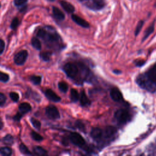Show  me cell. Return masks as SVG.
Here are the masks:
<instances>
[{"label":"cell","mask_w":156,"mask_h":156,"mask_svg":"<svg viewBox=\"0 0 156 156\" xmlns=\"http://www.w3.org/2000/svg\"><path fill=\"white\" fill-rule=\"evenodd\" d=\"M63 70L66 76L77 82L90 79L89 78L90 77V71L82 63H67L63 66Z\"/></svg>","instance_id":"cell-1"},{"label":"cell","mask_w":156,"mask_h":156,"mask_svg":"<svg viewBox=\"0 0 156 156\" xmlns=\"http://www.w3.org/2000/svg\"><path fill=\"white\" fill-rule=\"evenodd\" d=\"M37 36L50 44H58L61 41V37L55 31L48 32L44 29L38 31Z\"/></svg>","instance_id":"cell-2"},{"label":"cell","mask_w":156,"mask_h":156,"mask_svg":"<svg viewBox=\"0 0 156 156\" xmlns=\"http://www.w3.org/2000/svg\"><path fill=\"white\" fill-rule=\"evenodd\" d=\"M136 81L141 88L149 92L154 93L156 90V84L151 81L145 73L139 75Z\"/></svg>","instance_id":"cell-3"},{"label":"cell","mask_w":156,"mask_h":156,"mask_svg":"<svg viewBox=\"0 0 156 156\" xmlns=\"http://www.w3.org/2000/svg\"><path fill=\"white\" fill-rule=\"evenodd\" d=\"M114 117L119 124L125 125L131 119V116L128 111L126 109H119L116 111Z\"/></svg>","instance_id":"cell-4"},{"label":"cell","mask_w":156,"mask_h":156,"mask_svg":"<svg viewBox=\"0 0 156 156\" xmlns=\"http://www.w3.org/2000/svg\"><path fill=\"white\" fill-rule=\"evenodd\" d=\"M84 3L87 8L94 11L101 10L106 5V0H86Z\"/></svg>","instance_id":"cell-5"},{"label":"cell","mask_w":156,"mask_h":156,"mask_svg":"<svg viewBox=\"0 0 156 156\" xmlns=\"http://www.w3.org/2000/svg\"><path fill=\"white\" fill-rule=\"evenodd\" d=\"M69 139L74 145L83 147L85 145V140L81 134L77 132H71L69 136Z\"/></svg>","instance_id":"cell-6"},{"label":"cell","mask_w":156,"mask_h":156,"mask_svg":"<svg viewBox=\"0 0 156 156\" xmlns=\"http://www.w3.org/2000/svg\"><path fill=\"white\" fill-rule=\"evenodd\" d=\"M117 133V129L114 126H107L103 129V140L114 139Z\"/></svg>","instance_id":"cell-7"},{"label":"cell","mask_w":156,"mask_h":156,"mask_svg":"<svg viewBox=\"0 0 156 156\" xmlns=\"http://www.w3.org/2000/svg\"><path fill=\"white\" fill-rule=\"evenodd\" d=\"M46 115L51 120L59 119L61 117L58 108L53 105L48 106L46 108Z\"/></svg>","instance_id":"cell-8"},{"label":"cell","mask_w":156,"mask_h":156,"mask_svg":"<svg viewBox=\"0 0 156 156\" xmlns=\"http://www.w3.org/2000/svg\"><path fill=\"white\" fill-rule=\"evenodd\" d=\"M28 56V52L26 50H22L18 52L14 57V62L18 65H23Z\"/></svg>","instance_id":"cell-9"},{"label":"cell","mask_w":156,"mask_h":156,"mask_svg":"<svg viewBox=\"0 0 156 156\" xmlns=\"http://www.w3.org/2000/svg\"><path fill=\"white\" fill-rule=\"evenodd\" d=\"M91 137L96 141L100 142L103 140V129L99 128H94L90 132Z\"/></svg>","instance_id":"cell-10"},{"label":"cell","mask_w":156,"mask_h":156,"mask_svg":"<svg viewBox=\"0 0 156 156\" xmlns=\"http://www.w3.org/2000/svg\"><path fill=\"white\" fill-rule=\"evenodd\" d=\"M71 18L75 23L84 28H88L90 27V24L86 20L80 17L79 16L73 14L71 15Z\"/></svg>","instance_id":"cell-11"},{"label":"cell","mask_w":156,"mask_h":156,"mask_svg":"<svg viewBox=\"0 0 156 156\" xmlns=\"http://www.w3.org/2000/svg\"><path fill=\"white\" fill-rule=\"evenodd\" d=\"M110 96L113 101L120 102L122 99V95L120 90L117 88H113L110 92Z\"/></svg>","instance_id":"cell-12"},{"label":"cell","mask_w":156,"mask_h":156,"mask_svg":"<svg viewBox=\"0 0 156 156\" xmlns=\"http://www.w3.org/2000/svg\"><path fill=\"white\" fill-rule=\"evenodd\" d=\"M44 94H45V96L47 97L48 99H49L53 102L58 103L61 101V97L58 96L54 92H53L52 90H51V89H47L45 92H44Z\"/></svg>","instance_id":"cell-13"},{"label":"cell","mask_w":156,"mask_h":156,"mask_svg":"<svg viewBox=\"0 0 156 156\" xmlns=\"http://www.w3.org/2000/svg\"><path fill=\"white\" fill-rule=\"evenodd\" d=\"M80 104L82 107H88L91 104L90 100L87 97L84 90H82L81 95H79Z\"/></svg>","instance_id":"cell-14"},{"label":"cell","mask_w":156,"mask_h":156,"mask_svg":"<svg viewBox=\"0 0 156 156\" xmlns=\"http://www.w3.org/2000/svg\"><path fill=\"white\" fill-rule=\"evenodd\" d=\"M61 5L62 8L69 14H72L75 11V8L71 3L66 1H61Z\"/></svg>","instance_id":"cell-15"},{"label":"cell","mask_w":156,"mask_h":156,"mask_svg":"<svg viewBox=\"0 0 156 156\" xmlns=\"http://www.w3.org/2000/svg\"><path fill=\"white\" fill-rule=\"evenodd\" d=\"M52 14L54 17L58 20H63L65 19V14L56 7H52Z\"/></svg>","instance_id":"cell-16"},{"label":"cell","mask_w":156,"mask_h":156,"mask_svg":"<svg viewBox=\"0 0 156 156\" xmlns=\"http://www.w3.org/2000/svg\"><path fill=\"white\" fill-rule=\"evenodd\" d=\"M154 26H155V20L152 21V23L151 24V25L146 29L144 33V36L142 39V42H144L145 40H147L148 37L152 34V33L154 31Z\"/></svg>","instance_id":"cell-17"},{"label":"cell","mask_w":156,"mask_h":156,"mask_svg":"<svg viewBox=\"0 0 156 156\" xmlns=\"http://www.w3.org/2000/svg\"><path fill=\"white\" fill-rule=\"evenodd\" d=\"M18 109L20 110V112L23 114H25L30 112L31 110V106L28 103H23L20 104Z\"/></svg>","instance_id":"cell-18"},{"label":"cell","mask_w":156,"mask_h":156,"mask_svg":"<svg viewBox=\"0 0 156 156\" xmlns=\"http://www.w3.org/2000/svg\"><path fill=\"white\" fill-rule=\"evenodd\" d=\"M33 151H34V152L36 155H45L48 154L47 151L45 149L39 146H36L33 148Z\"/></svg>","instance_id":"cell-19"},{"label":"cell","mask_w":156,"mask_h":156,"mask_svg":"<svg viewBox=\"0 0 156 156\" xmlns=\"http://www.w3.org/2000/svg\"><path fill=\"white\" fill-rule=\"evenodd\" d=\"M70 98L71 100L74 102L76 103L77 102L78 100L79 99V94L78 93V92L74 88H72L70 92Z\"/></svg>","instance_id":"cell-20"},{"label":"cell","mask_w":156,"mask_h":156,"mask_svg":"<svg viewBox=\"0 0 156 156\" xmlns=\"http://www.w3.org/2000/svg\"><path fill=\"white\" fill-rule=\"evenodd\" d=\"M31 44H32V47H34L35 49H36L37 50H40L42 48L41 43H40L39 39H38L36 37H33L32 39Z\"/></svg>","instance_id":"cell-21"},{"label":"cell","mask_w":156,"mask_h":156,"mask_svg":"<svg viewBox=\"0 0 156 156\" xmlns=\"http://www.w3.org/2000/svg\"><path fill=\"white\" fill-rule=\"evenodd\" d=\"M0 153L4 156H10L12 154V150L9 147H2L0 148Z\"/></svg>","instance_id":"cell-22"},{"label":"cell","mask_w":156,"mask_h":156,"mask_svg":"<svg viewBox=\"0 0 156 156\" xmlns=\"http://www.w3.org/2000/svg\"><path fill=\"white\" fill-rule=\"evenodd\" d=\"M3 141L7 145H12L14 143V138L11 135H7L3 139Z\"/></svg>","instance_id":"cell-23"},{"label":"cell","mask_w":156,"mask_h":156,"mask_svg":"<svg viewBox=\"0 0 156 156\" xmlns=\"http://www.w3.org/2000/svg\"><path fill=\"white\" fill-rule=\"evenodd\" d=\"M58 87L59 90L63 92V93H66L69 90V85L65 82H59L58 84Z\"/></svg>","instance_id":"cell-24"},{"label":"cell","mask_w":156,"mask_h":156,"mask_svg":"<svg viewBox=\"0 0 156 156\" xmlns=\"http://www.w3.org/2000/svg\"><path fill=\"white\" fill-rule=\"evenodd\" d=\"M20 151L21 153H23L25 155H31V152L28 148V147L23 143H21L19 146Z\"/></svg>","instance_id":"cell-25"},{"label":"cell","mask_w":156,"mask_h":156,"mask_svg":"<svg viewBox=\"0 0 156 156\" xmlns=\"http://www.w3.org/2000/svg\"><path fill=\"white\" fill-rule=\"evenodd\" d=\"M51 55V53L50 52H43L40 54V58L45 62H48L50 61Z\"/></svg>","instance_id":"cell-26"},{"label":"cell","mask_w":156,"mask_h":156,"mask_svg":"<svg viewBox=\"0 0 156 156\" xmlns=\"http://www.w3.org/2000/svg\"><path fill=\"white\" fill-rule=\"evenodd\" d=\"M31 81L35 85H39L42 81V77L39 76H31L30 77Z\"/></svg>","instance_id":"cell-27"},{"label":"cell","mask_w":156,"mask_h":156,"mask_svg":"<svg viewBox=\"0 0 156 156\" xmlns=\"http://www.w3.org/2000/svg\"><path fill=\"white\" fill-rule=\"evenodd\" d=\"M143 25H144V21L143 20H140L139 21V23L136 28V29H135V31H134V34H135V36H137L139 33L140 32L143 26Z\"/></svg>","instance_id":"cell-28"},{"label":"cell","mask_w":156,"mask_h":156,"mask_svg":"<svg viewBox=\"0 0 156 156\" xmlns=\"http://www.w3.org/2000/svg\"><path fill=\"white\" fill-rule=\"evenodd\" d=\"M31 136L33 139L36 141H40L43 140V137L41 135H40L39 133H38L34 131H32L31 133Z\"/></svg>","instance_id":"cell-29"},{"label":"cell","mask_w":156,"mask_h":156,"mask_svg":"<svg viewBox=\"0 0 156 156\" xmlns=\"http://www.w3.org/2000/svg\"><path fill=\"white\" fill-rule=\"evenodd\" d=\"M30 120H31V122L32 123V125H33V126H34L35 128H36L37 129H40V128H41V122L39 120H36L34 118H31Z\"/></svg>","instance_id":"cell-30"},{"label":"cell","mask_w":156,"mask_h":156,"mask_svg":"<svg viewBox=\"0 0 156 156\" xmlns=\"http://www.w3.org/2000/svg\"><path fill=\"white\" fill-rule=\"evenodd\" d=\"M9 80V76L4 72L0 71V81L7 82Z\"/></svg>","instance_id":"cell-31"},{"label":"cell","mask_w":156,"mask_h":156,"mask_svg":"<svg viewBox=\"0 0 156 156\" xmlns=\"http://www.w3.org/2000/svg\"><path fill=\"white\" fill-rule=\"evenodd\" d=\"M18 25H19L18 18H14L12 21V23H11V25H10L11 29L15 30L17 29V28L18 26Z\"/></svg>","instance_id":"cell-32"},{"label":"cell","mask_w":156,"mask_h":156,"mask_svg":"<svg viewBox=\"0 0 156 156\" xmlns=\"http://www.w3.org/2000/svg\"><path fill=\"white\" fill-rule=\"evenodd\" d=\"M10 98L14 102H17L19 100V95L16 92H11L9 94Z\"/></svg>","instance_id":"cell-33"},{"label":"cell","mask_w":156,"mask_h":156,"mask_svg":"<svg viewBox=\"0 0 156 156\" xmlns=\"http://www.w3.org/2000/svg\"><path fill=\"white\" fill-rule=\"evenodd\" d=\"M27 1L28 0H14V4L17 7H20L25 4Z\"/></svg>","instance_id":"cell-34"},{"label":"cell","mask_w":156,"mask_h":156,"mask_svg":"<svg viewBox=\"0 0 156 156\" xmlns=\"http://www.w3.org/2000/svg\"><path fill=\"white\" fill-rule=\"evenodd\" d=\"M6 101V96L2 93H0V106H3Z\"/></svg>","instance_id":"cell-35"},{"label":"cell","mask_w":156,"mask_h":156,"mask_svg":"<svg viewBox=\"0 0 156 156\" xmlns=\"http://www.w3.org/2000/svg\"><path fill=\"white\" fill-rule=\"evenodd\" d=\"M4 47H5V43H4V42L0 39V55H1L3 51H4Z\"/></svg>","instance_id":"cell-36"},{"label":"cell","mask_w":156,"mask_h":156,"mask_svg":"<svg viewBox=\"0 0 156 156\" xmlns=\"http://www.w3.org/2000/svg\"><path fill=\"white\" fill-rule=\"evenodd\" d=\"M22 116H23V114H21V112H18L14 117V120L16 121H20L22 118Z\"/></svg>","instance_id":"cell-37"},{"label":"cell","mask_w":156,"mask_h":156,"mask_svg":"<svg viewBox=\"0 0 156 156\" xmlns=\"http://www.w3.org/2000/svg\"><path fill=\"white\" fill-rule=\"evenodd\" d=\"M144 63H145V61H142V60H140V61H138L136 62V65L137 66H143Z\"/></svg>","instance_id":"cell-38"},{"label":"cell","mask_w":156,"mask_h":156,"mask_svg":"<svg viewBox=\"0 0 156 156\" xmlns=\"http://www.w3.org/2000/svg\"><path fill=\"white\" fill-rule=\"evenodd\" d=\"M3 126H4V124H3V120H2V119L1 118H0V129H3Z\"/></svg>","instance_id":"cell-39"},{"label":"cell","mask_w":156,"mask_h":156,"mask_svg":"<svg viewBox=\"0 0 156 156\" xmlns=\"http://www.w3.org/2000/svg\"><path fill=\"white\" fill-rule=\"evenodd\" d=\"M114 73L115 74H120L121 71L118 70H114Z\"/></svg>","instance_id":"cell-40"},{"label":"cell","mask_w":156,"mask_h":156,"mask_svg":"<svg viewBox=\"0 0 156 156\" xmlns=\"http://www.w3.org/2000/svg\"><path fill=\"white\" fill-rule=\"evenodd\" d=\"M78 1H80V2H85L86 0H78Z\"/></svg>","instance_id":"cell-41"},{"label":"cell","mask_w":156,"mask_h":156,"mask_svg":"<svg viewBox=\"0 0 156 156\" xmlns=\"http://www.w3.org/2000/svg\"><path fill=\"white\" fill-rule=\"evenodd\" d=\"M48 1H54V0H48Z\"/></svg>","instance_id":"cell-42"},{"label":"cell","mask_w":156,"mask_h":156,"mask_svg":"<svg viewBox=\"0 0 156 156\" xmlns=\"http://www.w3.org/2000/svg\"><path fill=\"white\" fill-rule=\"evenodd\" d=\"M155 7H156V3H155Z\"/></svg>","instance_id":"cell-43"}]
</instances>
